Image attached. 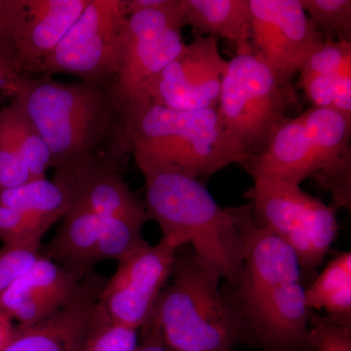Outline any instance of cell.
I'll return each instance as SVG.
<instances>
[{
	"label": "cell",
	"mask_w": 351,
	"mask_h": 351,
	"mask_svg": "<svg viewBox=\"0 0 351 351\" xmlns=\"http://www.w3.org/2000/svg\"><path fill=\"white\" fill-rule=\"evenodd\" d=\"M105 282L92 272L82 281L73 302L34 324L18 325L1 351H82L93 326Z\"/></svg>",
	"instance_id": "13"
},
{
	"label": "cell",
	"mask_w": 351,
	"mask_h": 351,
	"mask_svg": "<svg viewBox=\"0 0 351 351\" xmlns=\"http://www.w3.org/2000/svg\"><path fill=\"white\" fill-rule=\"evenodd\" d=\"M302 6L325 43H351L350 0H301Z\"/></svg>",
	"instance_id": "23"
},
{
	"label": "cell",
	"mask_w": 351,
	"mask_h": 351,
	"mask_svg": "<svg viewBox=\"0 0 351 351\" xmlns=\"http://www.w3.org/2000/svg\"><path fill=\"white\" fill-rule=\"evenodd\" d=\"M300 85L313 107L329 108L351 119V73L300 75Z\"/></svg>",
	"instance_id": "22"
},
{
	"label": "cell",
	"mask_w": 351,
	"mask_h": 351,
	"mask_svg": "<svg viewBox=\"0 0 351 351\" xmlns=\"http://www.w3.org/2000/svg\"><path fill=\"white\" fill-rule=\"evenodd\" d=\"M100 219L98 263L105 260L119 261L147 243L142 237L143 226L120 219Z\"/></svg>",
	"instance_id": "24"
},
{
	"label": "cell",
	"mask_w": 351,
	"mask_h": 351,
	"mask_svg": "<svg viewBox=\"0 0 351 351\" xmlns=\"http://www.w3.org/2000/svg\"><path fill=\"white\" fill-rule=\"evenodd\" d=\"M128 17L126 0H89L61 43L27 75L63 73L110 87Z\"/></svg>",
	"instance_id": "8"
},
{
	"label": "cell",
	"mask_w": 351,
	"mask_h": 351,
	"mask_svg": "<svg viewBox=\"0 0 351 351\" xmlns=\"http://www.w3.org/2000/svg\"><path fill=\"white\" fill-rule=\"evenodd\" d=\"M246 195L252 200V218L287 242L302 271H313L322 262L339 232L334 208L300 188L299 184L258 178Z\"/></svg>",
	"instance_id": "7"
},
{
	"label": "cell",
	"mask_w": 351,
	"mask_h": 351,
	"mask_svg": "<svg viewBox=\"0 0 351 351\" xmlns=\"http://www.w3.org/2000/svg\"><path fill=\"white\" fill-rule=\"evenodd\" d=\"M89 0H25V14L14 38L21 75H29L57 47Z\"/></svg>",
	"instance_id": "15"
},
{
	"label": "cell",
	"mask_w": 351,
	"mask_h": 351,
	"mask_svg": "<svg viewBox=\"0 0 351 351\" xmlns=\"http://www.w3.org/2000/svg\"><path fill=\"white\" fill-rule=\"evenodd\" d=\"M316 351H351L350 323L319 321L311 330Z\"/></svg>",
	"instance_id": "30"
},
{
	"label": "cell",
	"mask_w": 351,
	"mask_h": 351,
	"mask_svg": "<svg viewBox=\"0 0 351 351\" xmlns=\"http://www.w3.org/2000/svg\"><path fill=\"white\" fill-rule=\"evenodd\" d=\"M184 27L181 0L162 10L129 16L119 69L110 86L123 124L149 105V85L181 52Z\"/></svg>",
	"instance_id": "6"
},
{
	"label": "cell",
	"mask_w": 351,
	"mask_h": 351,
	"mask_svg": "<svg viewBox=\"0 0 351 351\" xmlns=\"http://www.w3.org/2000/svg\"><path fill=\"white\" fill-rule=\"evenodd\" d=\"M100 223L98 215L73 205L44 257L58 263L78 280H84L98 263Z\"/></svg>",
	"instance_id": "17"
},
{
	"label": "cell",
	"mask_w": 351,
	"mask_h": 351,
	"mask_svg": "<svg viewBox=\"0 0 351 351\" xmlns=\"http://www.w3.org/2000/svg\"><path fill=\"white\" fill-rule=\"evenodd\" d=\"M20 75L14 53L0 47V93L9 95L11 86Z\"/></svg>",
	"instance_id": "32"
},
{
	"label": "cell",
	"mask_w": 351,
	"mask_h": 351,
	"mask_svg": "<svg viewBox=\"0 0 351 351\" xmlns=\"http://www.w3.org/2000/svg\"><path fill=\"white\" fill-rule=\"evenodd\" d=\"M25 14V0H0V47L14 53V38Z\"/></svg>",
	"instance_id": "31"
},
{
	"label": "cell",
	"mask_w": 351,
	"mask_h": 351,
	"mask_svg": "<svg viewBox=\"0 0 351 351\" xmlns=\"http://www.w3.org/2000/svg\"><path fill=\"white\" fill-rule=\"evenodd\" d=\"M9 95L45 140L55 175L93 161L117 165L103 154L112 138L129 149L123 121L110 87L57 82L47 75H20Z\"/></svg>",
	"instance_id": "2"
},
{
	"label": "cell",
	"mask_w": 351,
	"mask_h": 351,
	"mask_svg": "<svg viewBox=\"0 0 351 351\" xmlns=\"http://www.w3.org/2000/svg\"><path fill=\"white\" fill-rule=\"evenodd\" d=\"M180 247L168 239L145 244L120 258L117 271L104 284L98 311L110 322L143 329L172 276Z\"/></svg>",
	"instance_id": "9"
},
{
	"label": "cell",
	"mask_w": 351,
	"mask_h": 351,
	"mask_svg": "<svg viewBox=\"0 0 351 351\" xmlns=\"http://www.w3.org/2000/svg\"><path fill=\"white\" fill-rule=\"evenodd\" d=\"M175 0H126L128 16L141 11L162 10L174 3Z\"/></svg>",
	"instance_id": "33"
},
{
	"label": "cell",
	"mask_w": 351,
	"mask_h": 351,
	"mask_svg": "<svg viewBox=\"0 0 351 351\" xmlns=\"http://www.w3.org/2000/svg\"><path fill=\"white\" fill-rule=\"evenodd\" d=\"M251 49L292 87L308 55L323 43L301 0H248Z\"/></svg>",
	"instance_id": "10"
},
{
	"label": "cell",
	"mask_w": 351,
	"mask_h": 351,
	"mask_svg": "<svg viewBox=\"0 0 351 351\" xmlns=\"http://www.w3.org/2000/svg\"><path fill=\"white\" fill-rule=\"evenodd\" d=\"M237 306L248 326L272 350H300L311 341V311L302 280L274 286Z\"/></svg>",
	"instance_id": "12"
},
{
	"label": "cell",
	"mask_w": 351,
	"mask_h": 351,
	"mask_svg": "<svg viewBox=\"0 0 351 351\" xmlns=\"http://www.w3.org/2000/svg\"><path fill=\"white\" fill-rule=\"evenodd\" d=\"M184 25L196 36H213L232 41L237 53L251 51L248 0H181Z\"/></svg>",
	"instance_id": "18"
},
{
	"label": "cell",
	"mask_w": 351,
	"mask_h": 351,
	"mask_svg": "<svg viewBox=\"0 0 351 351\" xmlns=\"http://www.w3.org/2000/svg\"><path fill=\"white\" fill-rule=\"evenodd\" d=\"M228 62L219 53L218 38L196 36L151 83L149 103L180 110L218 108Z\"/></svg>",
	"instance_id": "11"
},
{
	"label": "cell",
	"mask_w": 351,
	"mask_h": 351,
	"mask_svg": "<svg viewBox=\"0 0 351 351\" xmlns=\"http://www.w3.org/2000/svg\"><path fill=\"white\" fill-rule=\"evenodd\" d=\"M53 225L48 219L0 204V241L3 245L41 241Z\"/></svg>",
	"instance_id": "26"
},
{
	"label": "cell",
	"mask_w": 351,
	"mask_h": 351,
	"mask_svg": "<svg viewBox=\"0 0 351 351\" xmlns=\"http://www.w3.org/2000/svg\"><path fill=\"white\" fill-rule=\"evenodd\" d=\"M53 181L68 189L73 205H78L103 218H115L144 226L149 219L145 204L122 179L119 168L107 161H93Z\"/></svg>",
	"instance_id": "14"
},
{
	"label": "cell",
	"mask_w": 351,
	"mask_h": 351,
	"mask_svg": "<svg viewBox=\"0 0 351 351\" xmlns=\"http://www.w3.org/2000/svg\"><path fill=\"white\" fill-rule=\"evenodd\" d=\"M138 330L115 324L106 319L98 311L82 351H136Z\"/></svg>",
	"instance_id": "27"
},
{
	"label": "cell",
	"mask_w": 351,
	"mask_h": 351,
	"mask_svg": "<svg viewBox=\"0 0 351 351\" xmlns=\"http://www.w3.org/2000/svg\"><path fill=\"white\" fill-rule=\"evenodd\" d=\"M31 182V176L14 134L8 108L0 110V191Z\"/></svg>",
	"instance_id": "25"
},
{
	"label": "cell",
	"mask_w": 351,
	"mask_h": 351,
	"mask_svg": "<svg viewBox=\"0 0 351 351\" xmlns=\"http://www.w3.org/2000/svg\"><path fill=\"white\" fill-rule=\"evenodd\" d=\"M16 328L13 321L0 311V351L3 350L15 335Z\"/></svg>",
	"instance_id": "34"
},
{
	"label": "cell",
	"mask_w": 351,
	"mask_h": 351,
	"mask_svg": "<svg viewBox=\"0 0 351 351\" xmlns=\"http://www.w3.org/2000/svg\"><path fill=\"white\" fill-rule=\"evenodd\" d=\"M143 332L172 351H228L245 338L248 324L219 289L221 277L186 246Z\"/></svg>",
	"instance_id": "3"
},
{
	"label": "cell",
	"mask_w": 351,
	"mask_h": 351,
	"mask_svg": "<svg viewBox=\"0 0 351 351\" xmlns=\"http://www.w3.org/2000/svg\"><path fill=\"white\" fill-rule=\"evenodd\" d=\"M300 75H346L351 73V43L323 41L308 55Z\"/></svg>",
	"instance_id": "28"
},
{
	"label": "cell",
	"mask_w": 351,
	"mask_h": 351,
	"mask_svg": "<svg viewBox=\"0 0 351 351\" xmlns=\"http://www.w3.org/2000/svg\"><path fill=\"white\" fill-rule=\"evenodd\" d=\"M7 108L31 181L46 179V170L50 168L51 152L45 140L15 99L12 98Z\"/></svg>",
	"instance_id": "21"
},
{
	"label": "cell",
	"mask_w": 351,
	"mask_h": 351,
	"mask_svg": "<svg viewBox=\"0 0 351 351\" xmlns=\"http://www.w3.org/2000/svg\"><path fill=\"white\" fill-rule=\"evenodd\" d=\"M309 311H325L350 322L351 253L339 254L306 289Z\"/></svg>",
	"instance_id": "19"
},
{
	"label": "cell",
	"mask_w": 351,
	"mask_h": 351,
	"mask_svg": "<svg viewBox=\"0 0 351 351\" xmlns=\"http://www.w3.org/2000/svg\"><path fill=\"white\" fill-rule=\"evenodd\" d=\"M40 243L7 244L0 249V293L31 269L39 257Z\"/></svg>",
	"instance_id": "29"
},
{
	"label": "cell",
	"mask_w": 351,
	"mask_h": 351,
	"mask_svg": "<svg viewBox=\"0 0 351 351\" xmlns=\"http://www.w3.org/2000/svg\"><path fill=\"white\" fill-rule=\"evenodd\" d=\"M132 154L144 175L147 216L162 237L180 248L191 247L196 257L237 288L243 265L242 226L251 205L221 208L202 182L152 157Z\"/></svg>",
	"instance_id": "1"
},
{
	"label": "cell",
	"mask_w": 351,
	"mask_h": 351,
	"mask_svg": "<svg viewBox=\"0 0 351 351\" xmlns=\"http://www.w3.org/2000/svg\"><path fill=\"white\" fill-rule=\"evenodd\" d=\"M124 128L132 154L152 157L200 182L251 159L228 135L217 108L180 110L149 103Z\"/></svg>",
	"instance_id": "4"
},
{
	"label": "cell",
	"mask_w": 351,
	"mask_h": 351,
	"mask_svg": "<svg viewBox=\"0 0 351 351\" xmlns=\"http://www.w3.org/2000/svg\"><path fill=\"white\" fill-rule=\"evenodd\" d=\"M244 166L254 179L276 178L299 186L307 178L317 177L324 168L319 147L309 133L302 113L286 119L267 149Z\"/></svg>",
	"instance_id": "16"
},
{
	"label": "cell",
	"mask_w": 351,
	"mask_h": 351,
	"mask_svg": "<svg viewBox=\"0 0 351 351\" xmlns=\"http://www.w3.org/2000/svg\"><path fill=\"white\" fill-rule=\"evenodd\" d=\"M0 204L56 223L73 207L68 189L47 179L0 191Z\"/></svg>",
	"instance_id": "20"
},
{
	"label": "cell",
	"mask_w": 351,
	"mask_h": 351,
	"mask_svg": "<svg viewBox=\"0 0 351 351\" xmlns=\"http://www.w3.org/2000/svg\"><path fill=\"white\" fill-rule=\"evenodd\" d=\"M294 98L292 87L251 50L228 62L217 110L228 135L253 158L267 149L289 119L286 113Z\"/></svg>",
	"instance_id": "5"
}]
</instances>
